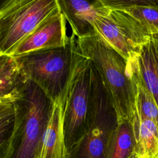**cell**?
<instances>
[{"mask_svg": "<svg viewBox=\"0 0 158 158\" xmlns=\"http://www.w3.org/2000/svg\"><path fill=\"white\" fill-rule=\"evenodd\" d=\"M63 108L60 98L52 102L41 158H65Z\"/></svg>", "mask_w": 158, "mask_h": 158, "instance_id": "obj_12", "label": "cell"}, {"mask_svg": "<svg viewBox=\"0 0 158 158\" xmlns=\"http://www.w3.org/2000/svg\"><path fill=\"white\" fill-rule=\"evenodd\" d=\"M132 67L136 85L135 110H136L144 117L154 121L158 125V105L133 65Z\"/></svg>", "mask_w": 158, "mask_h": 158, "instance_id": "obj_17", "label": "cell"}, {"mask_svg": "<svg viewBox=\"0 0 158 158\" xmlns=\"http://www.w3.org/2000/svg\"><path fill=\"white\" fill-rule=\"evenodd\" d=\"M136 140L130 120L118 122L113 132L107 158H131L136 152Z\"/></svg>", "mask_w": 158, "mask_h": 158, "instance_id": "obj_15", "label": "cell"}, {"mask_svg": "<svg viewBox=\"0 0 158 158\" xmlns=\"http://www.w3.org/2000/svg\"><path fill=\"white\" fill-rule=\"evenodd\" d=\"M71 69L67 84L59 97L63 108V130L67 150L86 133L91 106L93 65L79 51L75 35L70 36Z\"/></svg>", "mask_w": 158, "mask_h": 158, "instance_id": "obj_2", "label": "cell"}, {"mask_svg": "<svg viewBox=\"0 0 158 158\" xmlns=\"http://www.w3.org/2000/svg\"><path fill=\"white\" fill-rule=\"evenodd\" d=\"M60 10L58 0H1L0 55L10 56L43 22Z\"/></svg>", "mask_w": 158, "mask_h": 158, "instance_id": "obj_4", "label": "cell"}, {"mask_svg": "<svg viewBox=\"0 0 158 158\" xmlns=\"http://www.w3.org/2000/svg\"><path fill=\"white\" fill-rule=\"evenodd\" d=\"M15 58L27 81L40 87L52 102L60 96L71 69L70 38L67 46L38 51Z\"/></svg>", "mask_w": 158, "mask_h": 158, "instance_id": "obj_6", "label": "cell"}, {"mask_svg": "<svg viewBox=\"0 0 158 158\" xmlns=\"http://www.w3.org/2000/svg\"><path fill=\"white\" fill-rule=\"evenodd\" d=\"M103 4L112 10L128 14L151 35L158 34V1L152 0H102Z\"/></svg>", "mask_w": 158, "mask_h": 158, "instance_id": "obj_10", "label": "cell"}, {"mask_svg": "<svg viewBox=\"0 0 158 158\" xmlns=\"http://www.w3.org/2000/svg\"><path fill=\"white\" fill-rule=\"evenodd\" d=\"M94 31L130 64L151 37L148 30L124 12L106 8L93 19Z\"/></svg>", "mask_w": 158, "mask_h": 158, "instance_id": "obj_7", "label": "cell"}, {"mask_svg": "<svg viewBox=\"0 0 158 158\" xmlns=\"http://www.w3.org/2000/svg\"><path fill=\"white\" fill-rule=\"evenodd\" d=\"M157 158H158V156H157Z\"/></svg>", "mask_w": 158, "mask_h": 158, "instance_id": "obj_19", "label": "cell"}, {"mask_svg": "<svg viewBox=\"0 0 158 158\" xmlns=\"http://www.w3.org/2000/svg\"><path fill=\"white\" fill-rule=\"evenodd\" d=\"M16 100L0 101V158L5 157L15 130Z\"/></svg>", "mask_w": 158, "mask_h": 158, "instance_id": "obj_16", "label": "cell"}, {"mask_svg": "<svg viewBox=\"0 0 158 158\" xmlns=\"http://www.w3.org/2000/svg\"><path fill=\"white\" fill-rule=\"evenodd\" d=\"M136 148V152L143 158L158 156V125L152 120L144 117L136 110L130 118Z\"/></svg>", "mask_w": 158, "mask_h": 158, "instance_id": "obj_13", "label": "cell"}, {"mask_svg": "<svg viewBox=\"0 0 158 158\" xmlns=\"http://www.w3.org/2000/svg\"><path fill=\"white\" fill-rule=\"evenodd\" d=\"M60 8L71 27L72 35L80 37L94 31L91 22L106 6L102 0H58Z\"/></svg>", "mask_w": 158, "mask_h": 158, "instance_id": "obj_9", "label": "cell"}, {"mask_svg": "<svg viewBox=\"0 0 158 158\" xmlns=\"http://www.w3.org/2000/svg\"><path fill=\"white\" fill-rule=\"evenodd\" d=\"M15 102V128L4 158H41L52 101L27 81Z\"/></svg>", "mask_w": 158, "mask_h": 158, "instance_id": "obj_3", "label": "cell"}, {"mask_svg": "<svg viewBox=\"0 0 158 158\" xmlns=\"http://www.w3.org/2000/svg\"><path fill=\"white\" fill-rule=\"evenodd\" d=\"M27 80L15 57L0 55V101H15L22 94Z\"/></svg>", "mask_w": 158, "mask_h": 158, "instance_id": "obj_14", "label": "cell"}, {"mask_svg": "<svg viewBox=\"0 0 158 158\" xmlns=\"http://www.w3.org/2000/svg\"><path fill=\"white\" fill-rule=\"evenodd\" d=\"M117 125V113L94 68L88 131L78 142L67 150L65 158H107L110 141Z\"/></svg>", "mask_w": 158, "mask_h": 158, "instance_id": "obj_5", "label": "cell"}, {"mask_svg": "<svg viewBox=\"0 0 158 158\" xmlns=\"http://www.w3.org/2000/svg\"><path fill=\"white\" fill-rule=\"evenodd\" d=\"M131 65L158 105V34L151 36Z\"/></svg>", "mask_w": 158, "mask_h": 158, "instance_id": "obj_11", "label": "cell"}, {"mask_svg": "<svg viewBox=\"0 0 158 158\" xmlns=\"http://www.w3.org/2000/svg\"><path fill=\"white\" fill-rule=\"evenodd\" d=\"M67 22L60 10L43 22L10 56L19 57L38 51L67 46L70 41L67 35Z\"/></svg>", "mask_w": 158, "mask_h": 158, "instance_id": "obj_8", "label": "cell"}, {"mask_svg": "<svg viewBox=\"0 0 158 158\" xmlns=\"http://www.w3.org/2000/svg\"><path fill=\"white\" fill-rule=\"evenodd\" d=\"M75 39L79 51L92 62L98 72L117 113L118 122L130 120L136 98L131 64L95 31Z\"/></svg>", "mask_w": 158, "mask_h": 158, "instance_id": "obj_1", "label": "cell"}, {"mask_svg": "<svg viewBox=\"0 0 158 158\" xmlns=\"http://www.w3.org/2000/svg\"><path fill=\"white\" fill-rule=\"evenodd\" d=\"M131 158H143L141 156H140L139 154H138L137 152H135Z\"/></svg>", "mask_w": 158, "mask_h": 158, "instance_id": "obj_18", "label": "cell"}]
</instances>
